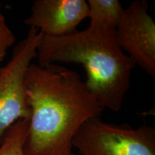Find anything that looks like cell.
Wrapping results in <instances>:
<instances>
[{
	"label": "cell",
	"mask_w": 155,
	"mask_h": 155,
	"mask_svg": "<svg viewBox=\"0 0 155 155\" xmlns=\"http://www.w3.org/2000/svg\"><path fill=\"white\" fill-rule=\"evenodd\" d=\"M40 65L78 63L85 84L103 108L121 109L135 65L118 44L116 29L90 22L86 30L62 37L45 36L37 50Z\"/></svg>",
	"instance_id": "2"
},
{
	"label": "cell",
	"mask_w": 155,
	"mask_h": 155,
	"mask_svg": "<svg viewBox=\"0 0 155 155\" xmlns=\"http://www.w3.org/2000/svg\"><path fill=\"white\" fill-rule=\"evenodd\" d=\"M88 13L86 0H35L24 22L45 36L62 37L77 32Z\"/></svg>",
	"instance_id": "6"
},
{
	"label": "cell",
	"mask_w": 155,
	"mask_h": 155,
	"mask_svg": "<svg viewBox=\"0 0 155 155\" xmlns=\"http://www.w3.org/2000/svg\"><path fill=\"white\" fill-rule=\"evenodd\" d=\"M118 44L134 64L155 77V23L148 12V2L133 1L124 8L116 28Z\"/></svg>",
	"instance_id": "5"
},
{
	"label": "cell",
	"mask_w": 155,
	"mask_h": 155,
	"mask_svg": "<svg viewBox=\"0 0 155 155\" xmlns=\"http://www.w3.org/2000/svg\"><path fill=\"white\" fill-rule=\"evenodd\" d=\"M43 37L36 28H30L26 37L15 45L10 61L0 68V144L12 126L30 118L25 76Z\"/></svg>",
	"instance_id": "4"
},
{
	"label": "cell",
	"mask_w": 155,
	"mask_h": 155,
	"mask_svg": "<svg viewBox=\"0 0 155 155\" xmlns=\"http://www.w3.org/2000/svg\"><path fill=\"white\" fill-rule=\"evenodd\" d=\"M30 107L26 155H76L73 140L104 108L76 71L55 64L31 63L25 81Z\"/></svg>",
	"instance_id": "1"
},
{
	"label": "cell",
	"mask_w": 155,
	"mask_h": 155,
	"mask_svg": "<svg viewBox=\"0 0 155 155\" xmlns=\"http://www.w3.org/2000/svg\"><path fill=\"white\" fill-rule=\"evenodd\" d=\"M81 155H155V129L115 124L100 117L89 120L73 140Z\"/></svg>",
	"instance_id": "3"
},
{
	"label": "cell",
	"mask_w": 155,
	"mask_h": 155,
	"mask_svg": "<svg viewBox=\"0 0 155 155\" xmlns=\"http://www.w3.org/2000/svg\"><path fill=\"white\" fill-rule=\"evenodd\" d=\"M87 2L90 22L116 28L124 10L119 0H88Z\"/></svg>",
	"instance_id": "7"
},
{
	"label": "cell",
	"mask_w": 155,
	"mask_h": 155,
	"mask_svg": "<svg viewBox=\"0 0 155 155\" xmlns=\"http://www.w3.org/2000/svg\"><path fill=\"white\" fill-rule=\"evenodd\" d=\"M15 41L16 38L6 22L5 17L2 12V3L0 2V63L3 61L7 50L14 45Z\"/></svg>",
	"instance_id": "9"
},
{
	"label": "cell",
	"mask_w": 155,
	"mask_h": 155,
	"mask_svg": "<svg viewBox=\"0 0 155 155\" xmlns=\"http://www.w3.org/2000/svg\"><path fill=\"white\" fill-rule=\"evenodd\" d=\"M28 125L29 119H21L9 128L0 144V155H26L24 144Z\"/></svg>",
	"instance_id": "8"
}]
</instances>
